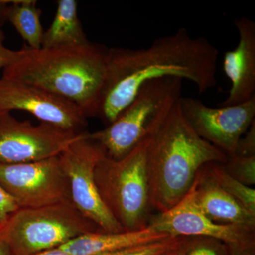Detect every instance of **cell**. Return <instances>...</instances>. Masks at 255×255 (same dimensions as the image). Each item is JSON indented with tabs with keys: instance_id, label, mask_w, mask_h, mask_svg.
<instances>
[{
	"instance_id": "2e32d148",
	"label": "cell",
	"mask_w": 255,
	"mask_h": 255,
	"mask_svg": "<svg viewBox=\"0 0 255 255\" xmlns=\"http://www.w3.org/2000/svg\"><path fill=\"white\" fill-rule=\"evenodd\" d=\"M76 0H59L54 19L43 33L41 48L82 46L89 44L78 17Z\"/></svg>"
},
{
	"instance_id": "ffe728a7",
	"label": "cell",
	"mask_w": 255,
	"mask_h": 255,
	"mask_svg": "<svg viewBox=\"0 0 255 255\" xmlns=\"http://www.w3.org/2000/svg\"><path fill=\"white\" fill-rule=\"evenodd\" d=\"M179 251L181 255H228L227 247L210 238H184Z\"/></svg>"
},
{
	"instance_id": "83f0119b",
	"label": "cell",
	"mask_w": 255,
	"mask_h": 255,
	"mask_svg": "<svg viewBox=\"0 0 255 255\" xmlns=\"http://www.w3.org/2000/svg\"><path fill=\"white\" fill-rule=\"evenodd\" d=\"M9 3V0H0V24L5 20L4 11Z\"/></svg>"
},
{
	"instance_id": "9a60e30c",
	"label": "cell",
	"mask_w": 255,
	"mask_h": 255,
	"mask_svg": "<svg viewBox=\"0 0 255 255\" xmlns=\"http://www.w3.org/2000/svg\"><path fill=\"white\" fill-rule=\"evenodd\" d=\"M171 237L147 226L137 231L115 233L95 232L75 238L60 247L70 255H97L162 241Z\"/></svg>"
},
{
	"instance_id": "d6986e66",
	"label": "cell",
	"mask_w": 255,
	"mask_h": 255,
	"mask_svg": "<svg viewBox=\"0 0 255 255\" xmlns=\"http://www.w3.org/2000/svg\"><path fill=\"white\" fill-rule=\"evenodd\" d=\"M184 238L169 237L162 241L97 255H159L179 249Z\"/></svg>"
},
{
	"instance_id": "9c48e42d",
	"label": "cell",
	"mask_w": 255,
	"mask_h": 255,
	"mask_svg": "<svg viewBox=\"0 0 255 255\" xmlns=\"http://www.w3.org/2000/svg\"><path fill=\"white\" fill-rule=\"evenodd\" d=\"M0 187L19 209L70 200L68 178L58 157L21 164H0Z\"/></svg>"
},
{
	"instance_id": "5bb4252c",
	"label": "cell",
	"mask_w": 255,
	"mask_h": 255,
	"mask_svg": "<svg viewBox=\"0 0 255 255\" xmlns=\"http://www.w3.org/2000/svg\"><path fill=\"white\" fill-rule=\"evenodd\" d=\"M195 181L196 203L207 217L217 223L241 225L255 229V215L218 186L203 167L198 172Z\"/></svg>"
},
{
	"instance_id": "4316f807",
	"label": "cell",
	"mask_w": 255,
	"mask_h": 255,
	"mask_svg": "<svg viewBox=\"0 0 255 255\" xmlns=\"http://www.w3.org/2000/svg\"><path fill=\"white\" fill-rule=\"evenodd\" d=\"M0 255H11L9 247L1 237H0Z\"/></svg>"
},
{
	"instance_id": "52a82bcc",
	"label": "cell",
	"mask_w": 255,
	"mask_h": 255,
	"mask_svg": "<svg viewBox=\"0 0 255 255\" xmlns=\"http://www.w3.org/2000/svg\"><path fill=\"white\" fill-rule=\"evenodd\" d=\"M106 155L103 149L89 137V132L69 146L59 156L60 165L68 178L70 200L102 233L125 231L101 199L96 185L95 170Z\"/></svg>"
},
{
	"instance_id": "8fae6325",
	"label": "cell",
	"mask_w": 255,
	"mask_h": 255,
	"mask_svg": "<svg viewBox=\"0 0 255 255\" xmlns=\"http://www.w3.org/2000/svg\"><path fill=\"white\" fill-rule=\"evenodd\" d=\"M179 105L194 131L228 157L235 155L238 141L255 120V96L243 103L219 108L192 97H181Z\"/></svg>"
},
{
	"instance_id": "30bf717a",
	"label": "cell",
	"mask_w": 255,
	"mask_h": 255,
	"mask_svg": "<svg viewBox=\"0 0 255 255\" xmlns=\"http://www.w3.org/2000/svg\"><path fill=\"white\" fill-rule=\"evenodd\" d=\"M196 181L173 207L155 216L147 226L172 237H204L223 243L228 251L255 248L254 228L236 224H220L199 209L195 198Z\"/></svg>"
},
{
	"instance_id": "7c38bea8",
	"label": "cell",
	"mask_w": 255,
	"mask_h": 255,
	"mask_svg": "<svg viewBox=\"0 0 255 255\" xmlns=\"http://www.w3.org/2000/svg\"><path fill=\"white\" fill-rule=\"evenodd\" d=\"M0 110L28 112L41 122L71 131H85L87 126V117L72 102L31 84L3 77L0 78Z\"/></svg>"
},
{
	"instance_id": "cb8c5ba5",
	"label": "cell",
	"mask_w": 255,
	"mask_h": 255,
	"mask_svg": "<svg viewBox=\"0 0 255 255\" xmlns=\"http://www.w3.org/2000/svg\"><path fill=\"white\" fill-rule=\"evenodd\" d=\"M4 33L0 24V70H4L14 63L19 56V50H13L6 48L4 45Z\"/></svg>"
},
{
	"instance_id": "484cf974",
	"label": "cell",
	"mask_w": 255,
	"mask_h": 255,
	"mask_svg": "<svg viewBox=\"0 0 255 255\" xmlns=\"http://www.w3.org/2000/svg\"><path fill=\"white\" fill-rule=\"evenodd\" d=\"M228 255H255V248L238 251H228Z\"/></svg>"
},
{
	"instance_id": "5b68a950",
	"label": "cell",
	"mask_w": 255,
	"mask_h": 255,
	"mask_svg": "<svg viewBox=\"0 0 255 255\" xmlns=\"http://www.w3.org/2000/svg\"><path fill=\"white\" fill-rule=\"evenodd\" d=\"M145 138L122 158L104 156L95 170L96 185L104 204L125 231L142 229L149 202Z\"/></svg>"
},
{
	"instance_id": "603a6c76",
	"label": "cell",
	"mask_w": 255,
	"mask_h": 255,
	"mask_svg": "<svg viewBox=\"0 0 255 255\" xmlns=\"http://www.w3.org/2000/svg\"><path fill=\"white\" fill-rule=\"evenodd\" d=\"M18 209L16 201L0 187V231Z\"/></svg>"
},
{
	"instance_id": "ac0fdd59",
	"label": "cell",
	"mask_w": 255,
	"mask_h": 255,
	"mask_svg": "<svg viewBox=\"0 0 255 255\" xmlns=\"http://www.w3.org/2000/svg\"><path fill=\"white\" fill-rule=\"evenodd\" d=\"M206 174L241 206L255 215V189L243 184L226 172L223 164L209 163L203 167Z\"/></svg>"
},
{
	"instance_id": "f546056e",
	"label": "cell",
	"mask_w": 255,
	"mask_h": 255,
	"mask_svg": "<svg viewBox=\"0 0 255 255\" xmlns=\"http://www.w3.org/2000/svg\"><path fill=\"white\" fill-rule=\"evenodd\" d=\"M6 112H4V111L0 110V117H1L4 113H6Z\"/></svg>"
},
{
	"instance_id": "44dd1931",
	"label": "cell",
	"mask_w": 255,
	"mask_h": 255,
	"mask_svg": "<svg viewBox=\"0 0 255 255\" xmlns=\"http://www.w3.org/2000/svg\"><path fill=\"white\" fill-rule=\"evenodd\" d=\"M223 167L231 177L251 187L255 184V156L228 157Z\"/></svg>"
},
{
	"instance_id": "6da1fadb",
	"label": "cell",
	"mask_w": 255,
	"mask_h": 255,
	"mask_svg": "<svg viewBox=\"0 0 255 255\" xmlns=\"http://www.w3.org/2000/svg\"><path fill=\"white\" fill-rule=\"evenodd\" d=\"M219 50L187 28L157 38L140 49L108 48L107 70L97 117L109 125L136 96L157 79L177 78L196 85L199 93L216 87Z\"/></svg>"
},
{
	"instance_id": "4fadbf2b",
	"label": "cell",
	"mask_w": 255,
	"mask_h": 255,
	"mask_svg": "<svg viewBox=\"0 0 255 255\" xmlns=\"http://www.w3.org/2000/svg\"><path fill=\"white\" fill-rule=\"evenodd\" d=\"M234 23L239 41L223 57V70L231 87L223 106L243 103L255 96V23L243 16L236 18Z\"/></svg>"
},
{
	"instance_id": "277c9868",
	"label": "cell",
	"mask_w": 255,
	"mask_h": 255,
	"mask_svg": "<svg viewBox=\"0 0 255 255\" xmlns=\"http://www.w3.org/2000/svg\"><path fill=\"white\" fill-rule=\"evenodd\" d=\"M182 79L163 78L142 85L132 102L102 130L89 137L107 157L122 158L147 138L180 100Z\"/></svg>"
},
{
	"instance_id": "8992f818",
	"label": "cell",
	"mask_w": 255,
	"mask_h": 255,
	"mask_svg": "<svg viewBox=\"0 0 255 255\" xmlns=\"http://www.w3.org/2000/svg\"><path fill=\"white\" fill-rule=\"evenodd\" d=\"M95 232L102 231L68 201L18 209L0 231V237L11 255H33Z\"/></svg>"
},
{
	"instance_id": "3957f363",
	"label": "cell",
	"mask_w": 255,
	"mask_h": 255,
	"mask_svg": "<svg viewBox=\"0 0 255 255\" xmlns=\"http://www.w3.org/2000/svg\"><path fill=\"white\" fill-rule=\"evenodd\" d=\"M147 139L149 202L159 213L173 207L187 194L204 165L225 164L228 159L194 131L183 115L179 100Z\"/></svg>"
},
{
	"instance_id": "7402d4cb",
	"label": "cell",
	"mask_w": 255,
	"mask_h": 255,
	"mask_svg": "<svg viewBox=\"0 0 255 255\" xmlns=\"http://www.w3.org/2000/svg\"><path fill=\"white\" fill-rule=\"evenodd\" d=\"M235 155L242 157L255 156V120L238 141Z\"/></svg>"
},
{
	"instance_id": "d4e9b609",
	"label": "cell",
	"mask_w": 255,
	"mask_h": 255,
	"mask_svg": "<svg viewBox=\"0 0 255 255\" xmlns=\"http://www.w3.org/2000/svg\"><path fill=\"white\" fill-rule=\"evenodd\" d=\"M33 255H70L66 252L64 251L63 249L58 247V248H53V249L48 250L41 252V253H37Z\"/></svg>"
},
{
	"instance_id": "e0dca14e",
	"label": "cell",
	"mask_w": 255,
	"mask_h": 255,
	"mask_svg": "<svg viewBox=\"0 0 255 255\" xmlns=\"http://www.w3.org/2000/svg\"><path fill=\"white\" fill-rule=\"evenodd\" d=\"M41 14L35 0H9L5 9L4 18L14 26L28 48L39 49L44 33Z\"/></svg>"
},
{
	"instance_id": "f1b7e54d",
	"label": "cell",
	"mask_w": 255,
	"mask_h": 255,
	"mask_svg": "<svg viewBox=\"0 0 255 255\" xmlns=\"http://www.w3.org/2000/svg\"><path fill=\"white\" fill-rule=\"evenodd\" d=\"M159 255H181V253L179 248V249L175 250V251L168 252V253H164V254Z\"/></svg>"
},
{
	"instance_id": "ba28073f",
	"label": "cell",
	"mask_w": 255,
	"mask_h": 255,
	"mask_svg": "<svg viewBox=\"0 0 255 255\" xmlns=\"http://www.w3.org/2000/svg\"><path fill=\"white\" fill-rule=\"evenodd\" d=\"M87 131L64 130L52 124L14 118L10 112L0 117V164H21L58 157Z\"/></svg>"
},
{
	"instance_id": "7a4b0ae2",
	"label": "cell",
	"mask_w": 255,
	"mask_h": 255,
	"mask_svg": "<svg viewBox=\"0 0 255 255\" xmlns=\"http://www.w3.org/2000/svg\"><path fill=\"white\" fill-rule=\"evenodd\" d=\"M108 48L82 46L31 49L26 44L3 78L31 84L72 102L87 119L97 117L107 70Z\"/></svg>"
}]
</instances>
